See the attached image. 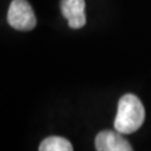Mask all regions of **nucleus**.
I'll return each mask as SVG.
<instances>
[{"mask_svg":"<svg viewBox=\"0 0 151 151\" xmlns=\"http://www.w3.org/2000/svg\"><path fill=\"white\" fill-rule=\"evenodd\" d=\"M145 121V108L140 98L127 93L119 101V108L115 119V130L124 135L134 134Z\"/></svg>","mask_w":151,"mask_h":151,"instance_id":"f257e3e1","label":"nucleus"},{"mask_svg":"<svg viewBox=\"0 0 151 151\" xmlns=\"http://www.w3.org/2000/svg\"><path fill=\"white\" fill-rule=\"evenodd\" d=\"M8 23L17 30L28 32L34 29L37 18L27 0H13L8 10Z\"/></svg>","mask_w":151,"mask_h":151,"instance_id":"f03ea898","label":"nucleus"},{"mask_svg":"<svg viewBox=\"0 0 151 151\" xmlns=\"http://www.w3.org/2000/svg\"><path fill=\"white\" fill-rule=\"evenodd\" d=\"M119 131H101L96 136L94 145L98 151H131L132 147Z\"/></svg>","mask_w":151,"mask_h":151,"instance_id":"7ed1b4c3","label":"nucleus"},{"mask_svg":"<svg viewBox=\"0 0 151 151\" xmlns=\"http://www.w3.org/2000/svg\"><path fill=\"white\" fill-rule=\"evenodd\" d=\"M84 8H86L84 0H62L60 1V10L72 29H79L86 25L87 19Z\"/></svg>","mask_w":151,"mask_h":151,"instance_id":"20e7f679","label":"nucleus"},{"mask_svg":"<svg viewBox=\"0 0 151 151\" xmlns=\"http://www.w3.org/2000/svg\"><path fill=\"white\" fill-rule=\"evenodd\" d=\"M40 151H72L73 146L67 139L60 136H49L39 145Z\"/></svg>","mask_w":151,"mask_h":151,"instance_id":"39448f33","label":"nucleus"}]
</instances>
